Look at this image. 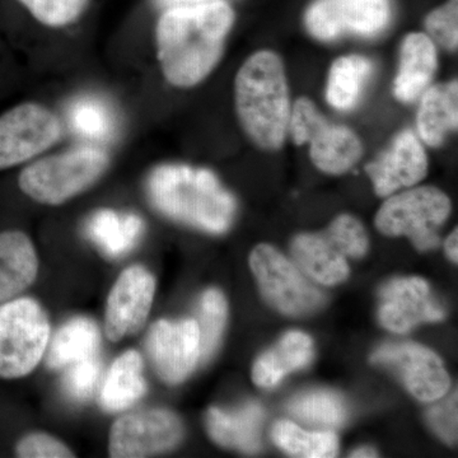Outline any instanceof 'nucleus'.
I'll return each instance as SVG.
<instances>
[{
	"label": "nucleus",
	"instance_id": "nucleus-34",
	"mask_svg": "<svg viewBox=\"0 0 458 458\" xmlns=\"http://www.w3.org/2000/svg\"><path fill=\"white\" fill-rule=\"evenodd\" d=\"M426 30L433 42L454 51L458 47V3L450 0L443 7L430 12L426 18Z\"/></svg>",
	"mask_w": 458,
	"mask_h": 458
},
{
	"label": "nucleus",
	"instance_id": "nucleus-21",
	"mask_svg": "<svg viewBox=\"0 0 458 458\" xmlns=\"http://www.w3.org/2000/svg\"><path fill=\"white\" fill-rule=\"evenodd\" d=\"M262 419L264 410L258 403H249L236 411L213 408L207 415L208 432L223 447L254 454L260 447Z\"/></svg>",
	"mask_w": 458,
	"mask_h": 458
},
{
	"label": "nucleus",
	"instance_id": "nucleus-9",
	"mask_svg": "<svg viewBox=\"0 0 458 458\" xmlns=\"http://www.w3.org/2000/svg\"><path fill=\"white\" fill-rule=\"evenodd\" d=\"M62 138V123L49 108L23 102L0 114V171L47 152Z\"/></svg>",
	"mask_w": 458,
	"mask_h": 458
},
{
	"label": "nucleus",
	"instance_id": "nucleus-12",
	"mask_svg": "<svg viewBox=\"0 0 458 458\" xmlns=\"http://www.w3.org/2000/svg\"><path fill=\"white\" fill-rule=\"evenodd\" d=\"M372 361L393 370L418 400H439L450 390V376L441 358L419 344H386L372 355Z\"/></svg>",
	"mask_w": 458,
	"mask_h": 458
},
{
	"label": "nucleus",
	"instance_id": "nucleus-30",
	"mask_svg": "<svg viewBox=\"0 0 458 458\" xmlns=\"http://www.w3.org/2000/svg\"><path fill=\"white\" fill-rule=\"evenodd\" d=\"M72 128L87 140H105L113 131V116L104 102L92 98L75 101L69 110Z\"/></svg>",
	"mask_w": 458,
	"mask_h": 458
},
{
	"label": "nucleus",
	"instance_id": "nucleus-15",
	"mask_svg": "<svg viewBox=\"0 0 458 458\" xmlns=\"http://www.w3.org/2000/svg\"><path fill=\"white\" fill-rule=\"evenodd\" d=\"M379 321L394 333H408L423 322L445 318V310L437 302L429 284L421 278L391 280L379 292Z\"/></svg>",
	"mask_w": 458,
	"mask_h": 458
},
{
	"label": "nucleus",
	"instance_id": "nucleus-8",
	"mask_svg": "<svg viewBox=\"0 0 458 458\" xmlns=\"http://www.w3.org/2000/svg\"><path fill=\"white\" fill-rule=\"evenodd\" d=\"M250 267L265 300L285 315H306L324 302L318 289L274 247H255L250 256Z\"/></svg>",
	"mask_w": 458,
	"mask_h": 458
},
{
	"label": "nucleus",
	"instance_id": "nucleus-11",
	"mask_svg": "<svg viewBox=\"0 0 458 458\" xmlns=\"http://www.w3.org/2000/svg\"><path fill=\"white\" fill-rule=\"evenodd\" d=\"M391 20L390 0H318L306 13V27L319 41L346 35L372 38Z\"/></svg>",
	"mask_w": 458,
	"mask_h": 458
},
{
	"label": "nucleus",
	"instance_id": "nucleus-27",
	"mask_svg": "<svg viewBox=\"0 0 458 458\" xmlns=\"http://www.w3.org/2000/svg\"><path fill=\"white\" fill-rule=\"evenodd\" d=\"M273 439L286 454L294 457L328 458L337 454V438L331 432H306L288 420L273 428Z\"/></svg>",
	"mask_w": 458,
	"mask_h": 458
},
{
	"label": "nucleus",
	"instance_id": "nucleus-4",
	"mask_svg": "<svg viewBox=\"0 0 458 458\" xmlns=\"http://www.w3.org/2000/svg\"><path fill=\"white\" fill-rule=\"evenodd\" d=\"M108 167L110 157L101 148L75 147L27 165L18 186L38 203L62 205L95 185Z\"/></svg>",
	"mask_w": 458,
	"mask_h": 458
},
{
	"label": "nucleus",
	"instance_id": "nucleus-37",
	"mask_svg": "<svg viewBox=\"0 0 458 458\" xmlns=\"http://www.w3.org/2000/svg\"><path fill=\"white\" fill-rule=\"evenodd\" d=\"M458 231L454 229V232L450 234V237L447 238L445 243V252H447L448 258L451 259L452 261L457 262L458 259Z\"/></svg>",
	"mask_w": 458,
	"mask_h": 458
},
{
	"label": "nucleus",
	"instance_id": "nucleus-22",
	"mask_svg": "<svg viewBox=\"0 0 458 458\" xmlns=\"http://www.w3.org/2000/svg\"><path fill=\"white\" fill-rule=\"evenodd\" d=\"M144 222L135 214H120L114 210H98L86 223V233L108 259L129 254L140 242Z\"/></svg>",
	"mask_w": 458,
	"mask_h": 458
},
{
	"label": "nucleus",
	"instance_id": "nucleus-20",
	"mask_svg": "<svg viewBox=\"0 0 458 458\" xmlns=\"http://www.w3.org/2000/svg\"><path fill=\"white\" fill-rule=\"evenodd\" d=\"M419 135L427 146L438 148L458 128L457 81L429 87L418 110Z\"/></svg>",
	"mask_w": 458,
	"mask_h": 458
},
{
	"label": "nucleus",
	"instance_id": "nucleus-2",
	"mask_svg": "<svg viewBox=\"0 0 458 458\" xmlns=\"http://www.w3.org/2000/svg\"><path fill=\"white\" fill-rule=\"evenodd\" d=\"M150 203L167 218L209 233H225L236 216V199L212 171L162 165L147 180Z\"/></svg>",
	"mask_w": 458,
	"mask_h": 458
},
{
	"label": "nucleus",
	"instance_id": "nucleus-26",
	"mask_svg": "<svg viewBox=\"0 0 458 458\" xmlns=\"http://www.w3.org/2000/svg\"><path fill=\"white\" fill-rule=\"evenodd\" d=\"M372 71V62L364 56L346 55L336 59L328 73V104L340 111L357 106Z\"/></svg>",
	"mask_w": 458,
	"mask_h": 458
},
{
	"label": "nucleus",
	"instance_id": "nucleus-17",
	"mask_svg": "<svg viewBox=\"0 0 458 458\" xmlns=\"http://www.w3.org/2000/svg\"><path fill=\"white\" fill-rule=\"evenodd\" d=\"M438 66L437 47L426 33H410L401 45L400 66L394 82V98L401 102L415 101L423 95Z\"/></svg>",
	"mask_w": 458,
	"mask_h": 458
},
{
	"label": "nucleus",
	"instance_id": "nucleus-10",
	"mask_svg": "<svg viewBox=\"0 0 458 458\" xmlns=\"http://www.w3.org/2000/svg\"><path fill=\"white\" fill-rule=\"evenodd\" d=\"M182 437V421L174 412L165 409L140 410L114 421L108 452L114 458L155 456L174 450Z\"/></svg>",
	"mask_w": 458,
	"mask_h": 458
},
{
	"label": "nucleus",
	"instance_id": "nucleus-35",
	"mask_svg": "<svg viewBox=\"0 0 458 458\" xmlns=\"http://www.w3.org/2000/svg\"><path fill=\"white\" fill-rule=\"evenodd\" d=\"M21 458H69L74 457L64 443L45 433H31L23 437L16 445Z\"/></svg>",
	"mask_w": 458,
	"mask_h": 458
},
{
	"label": "nucleus",
	"instance_id": "nucleus-18",
	"mask_svg": "<svg viewBox=\"0 0 458 458\" xmlns=\"http://www.w3.org/2000/svg\"><path fill=\"white\" fill-rule=\"evenodd\" d=\"M292 255L298 267L321 284L335 285L348 278L346 256L327 229L295 237Z\"/></svg>",
	"mask_w": 458,
	"mask_h": 458
},
{
	"label": "nucleus",
	"instance_id": "nucleus-32",
	"mask_svg": "<svg viewBox=\"0 0 458 458\" xmlns=\"http://www.w3.org/2000/svg\"><path fill=\"white\" fill-rule=\"evenodd\" d=\"M63 376V390L69 399L84 403L95 394L101 376V363L98 357L77 361L66 367Z\"/></svg>",
	"mask_w": 458,
	"mask_h": 458
},
{
	"label": "nucleus",
	"instance_id": "nucleus-38",
	"mask_svg": "<svg viewBox=\"0 0 458 458\" xmlns=\"http://www.w3.org/2000/svg\"><path fill=\"white\" fill-rule=\"evenodd\" d=\"M209 2V0H155L157 7L168 9L181 7V5L199 4V3Z\"/></svg>",
	"mask_w": 458,
	"mask_h": 458
},
{
	"label": "nucleus",
	"instance_id": "nucleus-33",
	"mask_svg": "<svg viewBox=\"0 0 458 458\" xmlns=\"http://www.w3.org/2000/svg\"><path fill=\"white\" fill-rule=\"evenodd\" d=\"M346 258H361L369 250V234L354 216L344 214L327 228Z\"/></svg>",
	"mask_w": 458,
	"mask_h": 458
},
{
	"label": "nucleus",
	"instance_id": "nucleus-19",
	"mask_svg": "<svg viewBox=\"0 0 458 458\" xmlns=\"http://www.w3.org/2000/svg\"><path fill=\"white\" fill-rule=\"evenodd\" d=\"M38 258L31 238L21 231L0 232V303L17 298L35 282Z\"/></svg>",
	"mask_w": 458,
	"mask_h": 458
},
{
	"label": "nucleus",
	"instance_id": "nucleus-36",
	"mask_svg": "<svg viewBox=\"0 0 458 458\" xmlns=\"http://www.w3.org/2000/svg\"><path fill=\"white\" fill-rule=\"evenodd\" d=\"M428 420L434 432L445 442L454 445L457 442V393L450 394L447 399L436 403L428 411Z\"/></svg>",
	"mask_w": 458,
	"mask_h": 458
},
{
	"label": "nucleus",
	"instance_id": "nucleus-25",
	"mask_svg": "<svg viewBox=\"0 0 458 458\" xmlns=\"http://www.w3.org/2000/svg\"><path fill=\"white\" fill-rule=\"evenodd\" d=\"M101 334L95 321L75 318L66 322L54 336L47 354L51 369H64L77 361L98 357Z\"/></svg>",
	"mask_w": 458,
	"mask_h": 458
},
{
	"label": "nucleus",
	"instance_id": "nucleus-3",
	"mask_svg": "<svg viewBox=\"0 0 458 458\" xmlns=\"http://www.w3.org/2000/svg\"><path fill=\"white\" fill-rule=\"evenodd\" d=\"M234 102L241 126L256 146L265 150L284 146L292 106L284 65L276 53L258 51L241 66Z\"/></svg>",
	"mask_w": 458,
	"mask_h": 458
},
{
	"label": "nucleus",
	"instance_id": "nucleus-5",
	"mask_svg": "<svg viewBox=\"0 0 458 458\" xmlns=\"http://www.w3.org/2000/svg\"><path fill=\"white\" fill-rule=\"evenodd\" d=\"M49 339V318L38 301L17 297L0 303V379L30 375Z\"/></svg>",
	"mask_w": 458,
	"mask_h": 458
},
{
	"label": "nucleus",
	"instance_id": "nucleus-31",
	"mask_svg": "<svg viewBox=\"0 0 458 458\" xmlns=\"http://www.w3.org/2000/svg\"><path fill=\"white\" fill-rule=\"evenodd\" d=\"M42 25L65 27L75 22L89 0H18Z\"/></svg>",
	"mask_w": 458,
	"mask_h": 458
},
{
	"label": "nucleus",
	"instance_id": "nucleus-1",
	"mask_svg": "<svg viewBox=\"0 0 458 458\" xmlns=\"http://www.w3.org/2000/svg\"><path fill=\"white\" fill-rule=\"evenodd\" d=\"M233 22V9L223 0L165 9L156 30L165 81L177 89L203 82L218 65Z\"/></svg>",
	"mask_w": 458,
	"mask_h": 458
},
{
	"label": "nucleus",
	"instance_id": "nucleus-29",
	"mask_svg": "<svg viewBox=\"0 0 458 458\" xmlns=\"http://www.w3.org/2000/svg\"><path fill=\"white\" fill-rule=\"evenodd\" d=\"M199 334H200V360L213 357L227 322V302L218 289L205 292L199 304Z\"/></svg>",
	"mask_w": 458,
	"mask_h": 458
},
{
	"label": "nucleus",
	"instance_id": "nucleus-16",
	"mask_svg": "<svg viewBox=\"0 0 458 458\" xmlns=\"http://www.w3.org/2000/svg\"><path fill=\"white\" fill-rule=\"evenodd\" d=\"M376 194L386 198L397 190L411 188L426 177L428 158L426 149L411 131H401L391 146L366 165Z\"/></svg>",
	"mask_w": 458,
	"mask_h": 458
},
{
	"label": "nucleus",
	"instance_id": "nucleus-6",
	"mask_svg": "<svg viewBox=\"0 0 458 458\" xmlns=\"http://www.w3.org/2000/svg\"><path fill=\"white\" fill-rule=\"evenodd\" d=\"M451 200L441 190L423 186L394 195L376 216V227L390 237L406 236L419 251L441 243L439 228L450 216Z\"/></svg>",
	"mask_w": 458,
	"mask_h": 458
},
{
	"label": "nucleus",
	"instance_id": "nucleus-7",
	"mask_svg": "<svg viewBox=\"0 0 458 458\" xmlns=\"http://www.w3.org/2000/svg\"><path fill=\"white\" fill-rule=\"evenodd\" d=\"M289 134L297 146L310 144L313 164L325 174H345L363 155L360 137L348 126L328 122L306 98H298L292 107Z\"/></svg>",
	"mask_w": 458,
	"mask_h": 458
},
{
	"label": "nucleus",
	"instance_id": "nucleus-14",
	"mask_svg": "<svg viewBox=\"0 0 458 458\" xmlns=\"http://www.w3.org/2000/svg\"><path fill=\"white\" fill-rule=\"evenodd\" d=\"M155 292L156 280L146 267L134 265L123 271L108 295L105 316L108 340L119 342L143 327L152 309Z\"/></svg>",
	"mask_w": 458,
	"mask_h": 458
},
{
	"label": "nucleus",
	"instance_id": "nucleus-13",
	"mask_svg": "<svg viewBox=\"0 0 458 458\" xmlns=\"http://www.w3.org/2000/svg\"><path fill=\"white\" fill-rule=\"evenodd\" d=\"M147 349L158 376L167 384H180L200 360L197 319H161L150 327Z\"/></svg>",
	"mask_w": 458,
	"mask_h": 458
},
{
	"label": "nucleus",
	"instance_id": "nucleus-23",
	"mask_svg": "<svg viewBox=\"0 0 458 458\" xmlns=\"http://www.w3.org/2000/svg\"><path fill=\"white\" fill-rule=\"evenodd\" d=\"M313 357L312 339L300 331L286 334L278 345L262 354L252 369V379L260 387H274L288 373L303 369Z\"/></svg>",
	"mask_w": 458,
	"mask_h": 458
},
{
	"label": "nucleus",
	"instance_id": "nucleus-24",
	"mask_svg": "<svg viewBox=\"0 0 458 458\" xmlns=\"http://www.w3.org/2000/svg\"><path fill=\"white\" fill-rule=\"evenodd\" d=\"M146 391L141 355L129 351L120 355L108 369L99 403L106 411L119 412L134 405Z\"/></svg>",
	"mask_w": 458,
	"mask_h": 458
},
{
	"label": "nucleus",
	"instance_id": "nucleus-39",
	"mask_svg": "<svg viewBox=\"0 0 458 458\" xmlns=\"http://www.w3.org/2000/svg\"><path fill=\"white\" fill-rule=\"evenodd\" d=\"M351 457H377V454L372 448H360V450L352 452Z\"/></svg>",
	"mask_w": 458,
	"mask_h": 458
},
{
	"label": "nucleus",
	"instance_id": "nucleus-28",
	"mask_svg": "<svg viewBox=\"0 0 458 458\" xmlns=\"http://www.w3.org/2000/svg\"><path fill=\"white\" fill-rule=\"evenodd\" d=\"M289 411L300 420L322 428H337L346 419L345 403L330 391H313L295 397Z\"/></svg>",
	"mask_w": 458,
	"mask_h": 458
}]
</instances>
